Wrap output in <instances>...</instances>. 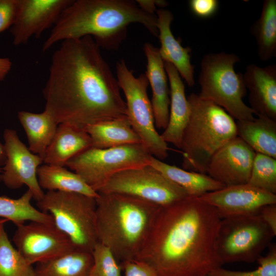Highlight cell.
<instances>
[{"instance_id": "cell-11", "label": "cell", "mask_w": 276, "mask_h": 276, "mask_svg": "<svg viewBox=\"0 0 276 276\" xmlns=\"http://www.w3.org/2000/svg\"><path fill=\"white\" fill-rule=\"evenodd\" d=\"M98 193L126 194L160 206L168 205L189 196L182 188L150 165L115 174Z\"/></svg>"}, {"instance_id": "cell-39", "label": "cell", "mask_w": 276, "mask_h": 276, "mask_svg": "<svg viewBox=\"0 0 276 276\" xmlns=\"http://www.w3.org/2000/svg\"><path fill=\"white\" fill-rule=\"evenodd\" d=\"M12 63L9 58H0V81H3L10 72Z\"/></svg>"}, {"instance_id": "cell-18", "label": "cell", "mask_w": 276, "mask_h": 276, "mask_svg": "<svg viewBox=\"0 0 276 276\" xmlns=\"http://www.w3.org/2000/svg\"><path fill=\"white\" fill-rule=\"evenodd\" d=\"M143 51L147 59L145 75L150 84L152 96V107L155 127L164 130L167 126L170 103V88L164 61L158 48L146 42Z\"/></svg>"}, {"instance_id": "cell-25", "label": "cell", "mask_w": 276, "mask_h": 276, "mask_svg": "<svg viewBox=\"0 0 276 276\" xmlns=\"http://www.w3.org/2000/svg\"><path fill=\"white\" fill-rule=\"evenodd\" d=\"M237 136L256 152L276 158V121L264 117L236 122Z\"/></svg>"}, {"instance_id": "cell-30", "label": "cell", "mask_w": 276, "mask_h": 276, "mask_svg": "<svg viewBox=\"0 0 276 276\" xmlns=\"http://www.w3.org/2000/svg\"><path fill=\"white\" fill-rule=\"evenodd\" d=\"M0 276H34V268L10 241L0 224Z\"/></svg>"}, {"instance_id": "cell-31", "label": "cell", "mask_w": 276, "mask_h": 276, "mask_svg": "<svg viewBox=\"0 0 276 276\" xmlns=\"http://www.w3.org/2000/svg\"><path fill=\"white\" fill-rule=\"evenodd\" d=\"M248 183L276 194V158L256 152Z\"/></svg>"}, {"instance_id": "cell-15", "label": "cell", "mask_w": 276, "mask_h": 276, "mask_svg": "<svg viewBox=\"0 0 276 276\" xmlns=\"http://www.w3.org/2000/svg\"><path fill=\"white\" fill-rule=\"evenodd\" d=\"M199 198L214 207L221 218L257 215L263 206L276 203V194L248 183L225 186Z\"/></svg>"}, {"instance_id": "cell-1", "label": "cell", "mask_w": 276, "mask_h": 276, "mask_svg": "<svg viewBox=\"0 0 276 276\" xmlns=\"http://www.w3.org/2000/svg\"><path fill=\"white\" fill-rule=\"evenodd\" d=\"M57 124L79 129L127 116L117 78L90 36L65 40L53 53L42 90Z\"/></svg>"}, {"instance_id": "cell-34", "label": "cell", "mask_w": 276, "mask_h": 276, "mask_svg": "<svg viewBox=\"0 0 276 276\" xmlns=\"http://www.w3.org/2000/svg\"><path fill=\"white\" fill-rule=\"evenodd\" d=\"M120 264L124 276H159L151 266L141 261L128 260Z\"/></svg>"}, {"instance_id": "cell-24", "label": "cell", "mask_w": 276, "mask_h": 276, "mask_svg": "<svg viewBox=\"0 0 276 276\" xmlns=\"http://www.w3.org/2000/svg\"><path fill=\"white\" fill-rule=\"evenodd\" d=\"M149 165L182 188L190 196L199 197L207 193L225 187L206 174L186 170L169 165L153 156L151 157Z\"/></svg>"}, {"instance_id": "cell-22", "label": "cell", "mask_w": 276, "mask_h": 276, "mask_svg": "<svg viewBox=\"0 0 276 276\" xmlns=\"http://www.w3.org/2000/svg\"><path fill=\"white\" fill-rule=\"evenodd\" d=\"M92 147L106 149L123 145L142 144L127 116L99 122L87 127Z\"/></svg>"}, {"instance_id": "cell-13", "label": "cell", "mask_w": 276, "mask_h": 276, "mask_svg": "<svg viewBox=\"0 0 276 276\" xmlns=\"http://www.w3.org/2000/svg\"><path fill=\"white\" fill-rule=\"evenodd\" d=\"M3 136L6 160L2 168L1 181L11 189L26 185L32 193L33 198L39 201L44 193L38 183L37 171L43 163V159L29 149L15 130L6 129Z\"/></svg>"}, {"instance_id": "cell-10", "label": "cell", "mask_w": 276, "mask_h": 276, "mask_svg": "<svg viewBox=\"0 0 276 276\" xmlns=\"http://www.w3.org/2000/svg\"><path fill=\"white\" fill-rule=\"evenodd\" d=\"M152 156L142 144L106 149L91 147L70 159L65 167L98 192L113 175L126 169L149 165Z\"/></svg>"}, {"instance_id": "cell-23", "label": "cell", "mask_w": 276, "mask_h": 276, "mask_svg": "<svg viewBox=\"0 0 276 276\" xmlns=\"http://www.w3.org/2000/svg\"><path fill=\"white\" fill-rule=\"evenodd\" d=\"M17 118L27 136L29 149L43 161L59 124L45 110L40 113L20 111L17 113Z\"/></svg>"}, {"instance_id": "cell-6", "label": "cell", "mask_w": 276, "mask_h": 276, "mask_svg": "<svg viewBox=\"0 0 276 276\" xmlns=\"http://www.w3.org/2000/svg\"><path fill=\"white\" fill-rule=\"evenodd\" d=\"M240 60L237 55L223 52L204 55L200 62L198 95L222 107L238 121L252 120L254 111L243 100L247 93L243 74L234 70Z\"/></svg>"}, {"instance_id": "cell-32", "label": "cell", "mask_w": 276, "mask_h": 276, "mask_svg": "<svg viewBox=\"0 0 276 276\" xmlns=\"http://www.w3.org/2000/svg\"><path fill=\"white\" fill-rule=\"evenodd\" d=\"M269 250L264 256L256 261L258 267L249 271L226 269L219 267L211 271L208 276H276V245L270 244Z\"/></svg>"}, {"instance_id": "cell-7", "label": "cell", "mask_w": 276, "mask_h": 276, "mask_svg": "<svg viewBox=\"0 0 276 276\" xmlns=\"http://www.w3.org/2000/svg\"><path fill=\"white\" fill-rule=\"evenodd\" d=\"M37 206L52 216L55 226L68 237L75 249L92 252L98 242L96 198L77 193L48 191L37 201Z\"/></svg>"}, {"instance_id": "cell-4", "label": "cell", "mask_w": 276, "mask_h": 276, "mask_svg": "<svg viewBox=\"0 0 276 276\" xmlns=\"http://www.w3.org/2000/svg\"><path fill=\"white\" fill-rule=\"evenodd\" d=\"M98 194L96 198L98 242L107 246L120 263L135 260L161 206L126 194Z\"/></svg>"}, {"instance_id": "cell-26", "label": "cell", "mask_w": 276, "mask_h": 276, "mask_svg": "<svg viewBox=\"0 0 276 276\" xmlns=\"http://www.w3.org/2000/svg\"><path fill=\"white\" fill-rule=\"evenodd\" d=\"M37 175L40 188L48 191L77 193L94 198L99 196L79 175L65 167L44 164L39 167Z\"/></svg>"}, {"instance_id": "cell-33", "label": "cell", "mask_w": 276, "mask_h": 276, "mask_svg": "<svg viewBox=\"0 0 276 276\" xmlns=\"http://www.w3.org/2000/svg\"><path fill=\"white\" fill-rule=\"evenodd\" d=\"M91 254L93 264L88 276H121L122 266L107 246L98 242Z\"/></svg>"}, {"instance_id": "cell-19", "label": "cell", "mask_w": 276, "mask_h": 276, "mask_svg": "<svg viewBox=\"0 0 276 276\" xmlns=\"http://www.w3.org/2000/svg\"><path fill=\"white\" fill-rule=\"evenodd\" d=\"M158 37L160 43L158 49L160 56L164 62L172 64L188 85L195 84L194 66L191 62L192 49L181 45L179 39L174 36L171 24L173 14L169 10L160 8L156 11Z\"/></svg>"}, {"instance_id": "cell-8", "label": "cell", "mask_w": 276, "mask_h": 276, "mask_svg": "<svg viewBox=\"0 0 276 276\" xmlns=\"http://www.w3.org/2000/svg\"><path fill=\"white\" fill-rule=\"evenodd\" d=\"M274 235L258 215L222 218L216 250L222 264L253 263L271 244Z\"/></svg>"}, {"instance_id": "cell-29", "label": "cell", "mask_w": 276, "mask_h": 276, "mask_svg": "<svg viewBox=\"0 0 276 276\" xmlns=\"http://www.w3.org/2000/svg\"><path fill=\"white\" fill-rule=\"evenodd\" d=\"M32 198V194L28 189L17 199L0 196V217L12 221L16 226L27 221L54 224L50 214L40 211L31 204Z\"/></svg>"}, {"instance_id": "cell-20", "label": "cell", "mask_w": 276, "mask_h": 276, "mask_svg": "<svg viewBox=\"0 0 276 276\" xmlns=\"http://www.w3.org/2000/svg\"><path fill=\"white\" fill-rule=\"evenodd\" d=\"M164 65L170 85V103L168 123L160 135L165 142L180 149L182 133L190 116V104L178 71L170 63L164 62Z\"/></svg>"}, {"instance_id": "cell-9", "label": "cell", "mask_w": 276, "mask_h": 276, "mask_svg": "<svg viewBox=\"0 0 276 276\" xmlns=\"http://www.w3.org/2000/svg\"><path fill=\"white\" fill-rule=\"evenodd\" d=\"M117 79L125 99L127 117L142 144L154 157L164 160L168 155L167 143L156 130L151 102L148 97V80L145 74L135 77L124 59L117 62Z\"/></svg>"}, {"instance_id": "cell-38", "label": "cell", "mask_w": 276, "mask_h": 276, "mask_svg": "<svg viewBox=\"0 0 276 276\" xmlns=\"http://www.w3.org/2000/svg\"><path fill=\"white\" fill-rule=\"evenodd\" d=\"M135 2L143 11L152 14H154V12H156V7L163 8L167 5V2L162 0H137Z\"/></svg>"}, {"instance_id": "cell-12", "label": "cell", "mask_w": 276, "mask_h": 276, "mask_svg": "<svg viewBox=\"0 0 276 276\" xmlns=\"http://www.w3.org/2000/svg\"><path fill=\"white\" fill-rule=\"evenodd\" d=\"M16 227L13 241L16 248L31 265L58 258L75 249L68 237L54 224L30 221Z\"/></svg>"}, {"instance_id": "cell-36", "label": "cell", "mask_w": 276, "mask_h": 276, "mask_svg": "<svg viewBox=\"0 0 276 276\" xmlns=\"http://www.w3.org/2000/svg\"><path fill=\"white\" fill-rule=\"evenodd\" d=\"M16 4L17 0H0V33L12 25Z\"/></svg>"}, {"instance_id": "cell-37", "label": "cell", "mask_w": 276, "mask_h": 276, "mask_svg": "<svg viewBox=\"0 0 276 276\" xmlns=\"http://www.w3.org/2000/svg\"><path fill=\"white\" fill-rule=\"evenodd\" d=\"M258 216L269 226L274 236L276 235V203L263 206L259 211Z\"/></svg>"}, {"instance_id": "cell-41", "label": "cell", "mask_w": 276, "mask_h": 276, "mask_svg": "<svg viewBox=\"0 0 276 276\" xmlns=\"http://www.w3.org/2000/svg\"><path fill=\"white\" fill-rule=\"evenodd\" d=\"M7 220L5 219H0V224L2 223H4L5 222H6Z\"/></svg>"}, {"instance_id": "cell-5", "label": "cell", "mask_w": 276, "mask_h": 276, "mask_svg": "<svg viewBox=\"0 0 276 276\" xmlns=\"http://www.w3.org/2000/svg\"><path fill=\"white\" fill-rule=\"evenodd\" d=\"M187 99L190 113L181 140L182 167L206 174L215 153L237 136L236 122L222 107L195 93Z\"/></svg>"}, {"instance_id": "cell-2", "label": "cell", "mask_w": 276, "mask_h": 276, "mask_svg": "<svg viewBox=\"0 0 276 276\" xmlns=\"http://www.w3.org/2000/svg\"><path fill=\"white\" fill-rule=\"evenodd\" d=\"M221 219L197 197L161 206L135 260L147 263L159 276H208L223 265L216 250Z\"/></svg>"}, {"instance_id": "cell-3", "label": "cell", "mask_w": 276, "mask_h": 276, "mask_svg": "<svg viewBox=\"0 0 276 276\" xmlns=\"http://www.w3.org/2000/svg\"><path fill=\"white\" fill-rule=\"evenodd\" d=\"M143 25L158 37L157 16L143 11L132 0H73L62 12L42 46L45 52L65 40L91 36L99 46L117 50L128 26Z\"/></svg>"}, {"instance_id": "cell-35", "label": "cell", "mask_w": 276, "mask_h": 276, "mask_svg": "<svg viewBox=\"0 0 276 276\" xmlns=\"http://www.w3.org/2000/svg\"><path fill=\"white\" fill-rule=\"evenodd\" d=\"M189 5L192 13L201 18L213 16L217 11L219 1L217 0H190Z\"/></svg>"}, {"instance_id": "cell-14", "label": "cell", "mask_w": 276, "mask_h": 276, "mask_svg": "<svg viewBox=\"0 0 276 276\" xmlns=\"http://www.w3.org/2000/svg\"><path fill=\"white\" fill-rule=\"evenodd\" d=\"M73 0H17L16 13L10 28L15 46L27 44L32 37L39 38L53 28L63 11Z\"/></svg>"}, {"instance_id": "cell-40", "label": "cell", "mask_w": 276, "mask_h": 276, "mask_svg": "<svg viewBox=\"0 0 276 276\" xmlns=\"http://www.w3.org/2000/svg\"><path fill=\"white\" fill-rule=\"evenodd\" d=\"M6 160L5 151L4 144L0 143V166H4ZM2 173V169L0 168V181L1 179V175Z\"/></svg>"}, {"instance_id": "cell-28", "label": "cell", "mask_w": 276, "mask_h": 276, "mask_svg": "<svg viewBox=\"0 0 276 276\" xmlns=\"http://www.w3.org/2000/svg\"><path fill=\"white\" fill-rule=\"evenodd\" d=\"M250 32L255 38L259 59L267 61L276 56V1L265 0L261 15Z\"/></svg>"}, {"instance_id": "cell-16", "label": "cell", "mask_w": 276, "mask_h": 276, "mask_svg": "<svg viewBox=\"0 0 276 276\" xmlns=\"http://www.w3.org/2000/svg\"><path fill=\"white\" fill-rule=\"evenodd\" d=\"M256 152L237 136L211 157L206 174L225 186L247 183Z\"/></svg>"}, {"instance_id": "cell-27", "label": "cell", "mask_w": 276, "mask_h": 276, "mask_svg": "<svg viewBox=\"0 0 276 276\" xmlns=\"http://www.w3.org/2000/svg\"><path fill=\"white\" fill-rule=\"evenodd\" d=\"M91 253L74 249L58 258L36 264L34 276H88Z\"/></svg>"}, {"instance_id": "cell-17", "label": "cell", "mask_w": 276, "mask_h": 276, "mask_svg": "<svg viewBox=\"0 0 276 276\" xmlns=\"http://www.w3.org/2000/svg\"><path fill=\"white\" fill-rule=\"evenodd\" d=\"M243 76L254 114L276 121V64H250Z\"/></svg>"}, {"instance_id": "cell-21", "label": "cell", "mask_w": 276, "mask_h": 276, "mask_svg": "<svg viewBox=\"0 0 276 276\" xmlns=\"http://www.w3.org/2000/svg\"><path fill=\"white\" fill-rule=\"evenodd\" d=\"M91 147L90 137L85 130L60 124L47 150L43 163L65 167L70 159Z\"/></svg>"}]
</instances>
